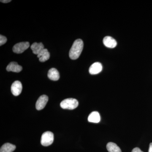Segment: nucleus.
Returning <instances> with one entry per match:
<instances>
[{"mask_svg": "<svg viewBox=\"0 0 152 152\" xmlns=\"http://www.w3.org/2000/svg\"><path fill=\"white\" fill-rule=\"evenodd\" d=\"M83 42L81 39H77L74 42L69 52V56L72 60L78 58L83 48Z\"/></svg>", "mask_w": 152, "mask_h": 152, "instance_id": "obj_1", "label": "nucleus"}, {"mask_svg": "<svg viewBox=\"0 0 152 152\" xmlns=\"http://www.w3.org/2000/svg\"><path fill=\"white\" fill-rule=\"evenodd\" d=\"M79 102L77 99L73 98H69L62 101L60 104V106L62 108L72 110L78 107Z\"/></svg>", "mask_w": 152, "mask_h": 152, "instance_id": "obj_2", "label": "nucleus"}, {"mask_svg": "<svg viewBox=\"0 0 152 152\" xmlns=\"http://www.w3.org/2000/svg\"><path fill=\"white\" fill-rule=\"evenodd\" d=\"M54 141V134L51 132H45L42 134L41 137V143L44 146L50 145Z\"/></svg>", "mask_w": 152, "mask_h": 152, "instance_id": "obj_3", "label": "nucleus"}, {"mask_svg": "<svg viewBox=\"0 0 152 152\" xmlns=\"http://www.w3.org/2000/svg\"><path fill=\"white\" fill-rule=\"evenodd\" d=\"M30 44L28 42H21L16 44L13 48V51L17 54L23 53L25 50L28 48Z\"/></svg>", "mask_w": 152, "mask_h": 152, "instance_id": "obj_4", "label": "nucleus"}, {"mask_svg": "<svg viewBox=\"0 0 152 152\" xmlns=\"http://www.w3.org/2000/svg\"><path fill=\"white\" fill-rule=\"evenodd\" d=\"M23 89L21 83L19 81H15L11 86V92L14 96H19L20 94Z\"/></svg>", "mask_w": 152, "mask_h": 152, "instance_id": "obj_5", "label": "nucleus"}, {"mask_svg": "<svg viewBox=\"0 0 152 152\" xmlns=\"http://www.w3.org/2000/svg\"><path fill=\"white\" fill-rule=\"evenodd\" d=\"M48 101V97L46 95H42L38 99L36 104V109L38 110H41L44 108Z\"/></svg>", "mask_w": 152, "mask_h": 152, "instance_id": "obj_6", "label": "nucleus"}, {"mask_svg": "<svg viewBox=\"0 0 152 152\" xmlns=\"http://www.w3.org/2000/svg\"><path fill=\"white\" fill-rule=\"evenodd\" d=\"M102 70V66L99 62H95L90 66L89 72L90 74L92 75L99 73Z\"/></svg>", "mask_w": 152, "mask_h": 152, "instance_id": "obj_7", "label": "nucleus"}, {"mask_svg": "<svg viewBox=\"0 0 152 152\" xmlns=\"http://www.w3.org/2000/svg\"><path fill=\"white\" fill-rule=\"evenodd\" d=\"M104 45L109 48H114L116 46L117 42L112 37L107 36L103 39Z\"/></svg>", "mask_w": 152, "mask_h": 152, "instance_id": "obj_8", "label": "nucleus"}, {"mask_svg": "<svg viewBox=\"0 0 152 152\" xmlns=\"http://www.w3.org/2000/svg\"><path fill=\"white\" fill-rule=\"evenodd\" d=\"M7 70L8 72H14L19 73L23 69L22 66L19 65L16 62H12L7 66Z\"/></svg>", "mask_w": 152, "mask_h": 152, "instance_id": "obj_9", "label": "nucleus"}, {"mask_svg": "<svg viewBox=\"0 0 152 152\" xmlns=\"http://www.w3.org/2000/svg\"><path fill=\"white\" fill-rule=\"evenodd\" d=\"M31 49L32 50L33 53L38 55L45 49V48L42 42H34L31 46Z\"/></svg>", "mask_w": 152, "mask_h": 152, "instance_id": "obj_10", "label": "nucleus"}, {"mask_svg": "<svg viewBox=\"0 0 152 152\" xmlns=\"http://www.w3.org/2000/svg\"><path fill=\"white\" fill-rule=\"evenodd\" d=\"M48 76L50 80L53 81L58 80L60 78L59 73L55 68H51L49 70Z\"/></svg>", "mask_w": 152, "mask_h": 152, "instance_id": "obj_11", "label": "nucleus"}, {"mask_svg": "<svg viewBox=\"0 0 152 152\" xmlns=\"http://www.w3.org/2000/svg\"><path fill=\"white\" fill-rule=\"evenodd\" d=\"M100 114L98 112L94 111L91 113L88 117V121L89 122L98 123L100 121Z\"/></svg>", "mask_w": 152, "mask_h": 152, "instance_id": "obj_12", "label": "nucleus"}, {"mask_svg": "<svg viewBox=\"0 0 152 152\" xmlns=\"http://www.w3.org/2000/svg\"><path fill=\"white\" fill-rule=\"evenodd\" d=\"M37 57L39 58L40 61L41 62H44L50 58V53L48 51V49L45 48L37 55Z\"/></svg>", "mask_w": 152, "mask_h": 152, "instance_id": "obj_13", "label": "nucleus"}, {"mask_svg": "<svg viewBox=\"0 0 152 152\" xmlns=\"http://www.w3.org/2000/svg\"><path fill=\"white\" fill-rule=\"evenodd\" d=\"M16 149V146L12 144L7 143L3 145L0 149V152H12Z\"/></svg>", "mask_w": 152, "mask_h": 152, "instance_id": "obj_14", "label": "nucleus"}, {"mask_svg": "<svg viewBox=\"0 0 152 152\" xmlns=\"http://www.w3.org/2000/svg\"><path fill=\"white\" fill-rule=\"evenodd\" d=\"M107 149L109 152H121L119 147L115 143L112 142L107 144Z\"/></svg>", "mask_w": 152, "mask_h": 152, "instance_id": "obj_15", "label": "nucleus"}, {"mask_svg": "<svg viewBox=\"0 0 152 152\" xmlns=\"http://www.w3.org/2000/svg\"><path fill=\"white\" fill-rule=\"evenodd\" d=\"M7 39L6 37L1 35H0V46H2L5 44L7 42Z\"/></svg>", "mask_w": 152, "mask_h": 152, "instance_id": "obj_16", "label": "nucleus"}, {"mask_svg": "<svg viewBox=\"0 0 152 152\" xmlns=\"http://www.w3.org/2000/svg\"><path fill=\"white\" fill-rule=\"evenodd\" d=\"M132 152H143L140 149L138 148H135L133 149Z\"/></svg>", "mask_w": 152, "mask_h": 152, "instance_id": "obj_17", "label": "nucleus"}, {"mask_svg": "<svg viewBox=\"0 0 152 152\" xmlns=\"http://www.w3.org/2000/svg\"><path fill=\"white\" fill-rule=\"evenodd\" d=\"M11 1H12L11 0H2V1L1 0V2L4 3H7L10 2H11Z\"/></svg>", "mask_w": 152, "mask_h": 152, "instance_id": "obj_18", "label": "nucleus"}, {"mask_svg": "<svg viewBox=\"0 0 152 152\" xmlns=\"http://www.w3.org/2000/svg\"><path fill=\"white\" fill-rule=\"evenodd\" d=\"M148 152H152V143H150Z\"/></svg>", "mask_w": 152, "mask_h": 152, "instance_id": "obj_19", "label": "nucleus"}]
</instances>
